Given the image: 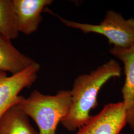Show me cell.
Segmentation results:
<instances>
[{"label": "cell", "instance_id": "cell-10", "mask_svg": "<svg viewBox=\"0 0 134 134\" xmlns=\"http://www.w3.org/2000/svg\"><path fill=\"white\" fill-rule=\"evenodd\" d=\"M19 33L13 0H0V34L12 40Z\"/></svg>", "mask_w": 134, "mask_h": 134}, {"label": "cell", "instance_id": "cell-9", "mask_svg": "<svg viewBox=\"0 0 134 134\" xmlns=\"http://www.w3.org/2000/svg\"><path fill=\"white\" fill-rule=\"evenodd\" d=\"M0 134H39V133L29 122V116L15 102L0 119Z\"/></svg>", "mask_w": 134, "mask_h": 134}, {"label": "cell", "instance_id": "cell-3", "mask_svg": "<svg viewBox=\"0 0 134 134\" xmlns=\"http://www.w3.org/2000/svg\"><path fill=\"white\" fill-rule=\"evenodd\" d=\"M67 26L81 30L84 34L96 33L103 35L115 47L129 48L134 45V19H124L121 14L108 10L99 24L80 23L59 17Z\"/></svg>", "mask_w": 134, "mask_h": 134}, {"label": "cell", "instance_id": "cell-7", "mask_svg": "<svg viewBox=\"0 0 134 134\" xmlns=\"http://www.w3.org/2000/svg\"><path fill=\"white\" fill-rule=\"evenodd\" d=\"M19 32L30 35L35 32L42 20L43 10L52 0H13Z\"/></svg>", "mask_w": 134, "mask_h": 134}, {"label": "cell", "instance_id": "cell-5", "mask_svg": "<svg viewBox=\"0 0 134 134\" xmlns=\"http://www.w3.org/2000/svg\"><path fill=\"white\" fill-rule=\"evenodd\" d=\"M40 68L35 62L23 71L10 76L0 71V119L16 102L20 91L34 84Z\"/></svg>", "mask_w": 134, "mask_h": 134}, {"label": "cell", "instance_id": "cell-11", "mask_svg": "<svg viewBox=\"0 0 134 134\" xmlns=\"http://www.w3.org/2000/svg\"><path fill=\"white\" fill-rule=\"evenodd\" d=\"M122 134V133H120V134Z\"/></svg>", "mask_w": 134, "mask_h": 134}, {"label": "cell", "instance_id": "cell-4", "mask_svg": "<svg viewBox=\"0 0 134 134\" xmlns=\"http://www.w3.org/2000/svg\"><path fill=\"white\" fill-rule=\"evenodd\" d=\"M127 124L122 102L109 103L80 128L76 134H119Z\"/></svg>", "mask_w": 134, "mask_h": 134}, {"label": "cell", "instance_id": "cell-2", "mask_svg": "<svg viewBox=\"0 0 134 134\" xmlns=\"http://www.w3.org/2000/svg\"><path fill=\"white\" fill-rule=\"evenodd\" d=\"M16 102L36 123L39 134H56L58 125L70 109L71 93L70 90H63L51 96L34 90L26 98L19 96Z\"/></svg>", "mask_w": 134, "mask_h": 134}, {"label": "cell", "instance_id": "cell-8", "mask_svg": "<svg viewBox=\"0 0 134 134\" xmlns=\"http://www.w3.org/2000/svg\"><path fill=\"white\" fill-rule=\"evenodd\" d=\"M11 41L0 34V71L12 75L23 71L35 61L21 53Z\"/></svg>", "mask_w": 134, "mask_h": 134}, {"label": "cell", "instance_id": "cell-6", "mask_svg": "<svg viewBox=\"0 0 134 134\" xmlns=\"http://www.w3.org/2000/svg\"><path fill=\"white\" fill-rule=\"evenodd\" d=\"M111 54L122 61L124 65L125 81L122 89L127 124L134 131V45L129 48L113 47Z\"/></svg>", "mask_w": 134, "mask_h": 134}, {"label": "cell", "instance_id": "cell-1", "mask_svg": "<svg viewBox=\"0 0 134 134\" xmlns=\"http://www.w3.org/2000/svg\"><path fill=\"white\" fill-rule=\"evenodd\" d=\"M121 74L119 64L111 60L90 74L77 77L70 91V109L61 121L64 127L72 132L86 124L91 118V110L98 106L97 96L101 87L110 79L119 77Z\"/></svg>", "mask_w": 134, "mask_h": 134}]
</instances>
